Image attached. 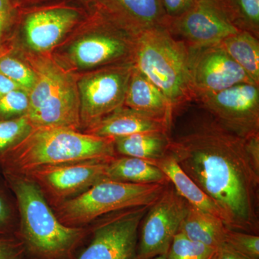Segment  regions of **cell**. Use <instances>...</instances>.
I'll list each match as a JSON object with an SVG mask.
<instances>
[{"instance_id":"cell-1","label":"cell","mask_w":259,"mask_h":259,"mask_svg":"<svg viewBox=\"0 0 259 259\" xmlns=\"http://www.w3.org/2000/svg\"><path fill=\"white\" fill-rule=\"evenodd\" d=\"M168 153L222 210L228 229L258 235L259 167L248 139L208 114L171 136Z\"/></svg>"},{"instance_id":"cell-2","label":"cell","mask_w":259,"mask_h":259,"mask_svg":"<svg viewBox=\"0 0 259 259\" xmlns=\"http://www.w3.org/2000/svg\"><path fill=\"white\" fill-rule=\"evenodd\" d=\"M117 156L114 139L68 127H33L23 139L0 156L3 174L25 175L44 166Z\"/></svg>"},{"instance_id":"cell-3","label":"cell","mask_w":259,"mask_h":259,"mask_svg":"<svg viewBox=\"0 0 259 259\" xmlns=\"http://www.w3.org/2000/svg\"><path fill=\"white\" fill-rule=\"evenodd\" d=\"M187 58V46L163 25L138 34L133 64L161 90L175 112L194 100Z\"/></svg>"},{"instance_id":"cell-4","label":"cell","mask_w":259,"mask_h":259,"mask_svg":"<svg viewBox=\"0 0 259 259\" xmlns=\"http://www.w3.org/2000/svg\"><path fill=\"white\" fill-rule=\"evenodd\" d=\"M4 175L16 197L22 233L32 250L40 256L53 259L72 249L83 238L85 230L61 223L41 190L28 177Z\"/></svg>"},{"instance_id":"cell-5","label":"cell","mask_w":259,"mask_h":259,"mask_svg":"<svg viewBox=\"0 0 259 259\" xmlns=\"http://www.w3.org/2000/svg\"><path fill=\"white\" fill-rule=\"evenodd\" d=\"M36 81L29 92L26 117L33 127L81 128L77 81L71 71L45 56H31Z\"/></svg>"},{"instance_id":"cell-6","label":"cell","mask_w":259,"mask_h":259,"mask_svg":"<svg viewBox=\"0 0 259 259\" xmlns=\"http://www.w3.org/2000/svg\"><path fill=\"white\" fill-rule=\"evenodd\" d=\"M167 185L104 180L83 193L56 204L54 212L65 226L82 228L109 213L151 206Z\"/></svg>"},{"instance_id":"cell-7","label":"cell","mask_w":259,"mask_h":259,"mask_svg":"<svg viewBox=\"0 0 259 259\" xmlns=\"http://www.w3.org/2000/svg\"><path fill=\"white\" fill-rule=\"evenodd\" d=\"M83 36L66 52L69 65L91 71L111 65L133 63L137 32L100 9Z\"/></svg>"},{"instance_id":"cell-8","label":"cell","mask_w":259,"mask_h":259,"mask_svg":"<svg viewBox=\"0 0 259 259\" xmlns=\"http://www.w3.org/2000/svg\"><path fill=\"white\" fill-rule=\"evenodd\" d=\"M133 63L91 70L78 78L80 126L84 130L123 106Z\"/></svg>"},{"instance_id":"cell-9","label":"cell","mask_w":259,"mask_h":259,"mask_svg":"<svg viewBox=\"0 0 259 259\" xmlns=\"http://www.w3.org/2000/svg\"><path fill=\"white\" fill-rule=\"evenodd\" d=\"M187 49L191 90L195 101L238 83H254L221 44Z\"/></svg>"},{"instance_id":"cell-10","label":"cell","mask_w":259,"mask_h":259,"mask_svg":"<svg viewBox=\"0 0 259 259\" xmlns=\"http://www.w3.org/2000/svg\"><path fill=\"white\" fill-rule=\"evenodd\" d=\"M212 118L243 139L259 136V85L242 83L197 100Z\"/></svg>"},{"instance_id":"cell-11","label":"cell","mask_w":259,"mask_h":259,"mask_svg":"<svg viewBox=\"0 0 259 259\" xmlns=\"http://www.w3.org/2000/svg\"><path fill=\"white\" fill-rule=\"evenodd\" d=\"M111 158L38 167L23 176L35 182L46 199L54 202L55 206L83 193L99 182L108 180L107 167Z\"/></svg>"},{"instance_id":"cell-12","label":"cell","mask_w":259,"mask_h":259,"mask_svg":"<svg viewBox=\"0 0 259 259\" xmlns=\"http://www.w3.org/2000/svg\"><path fill=\"white\" fill-rule=\"evenodd\" d=\"M188 207V202L168 184L143 219L137 259L166 256Z\"/></svg>"},{"instance_id":"cell-13","label":"cell","mask_w":259,"mask_h":259,"mask_svg":"<svg viewBox=\"0 0 259 259\" xmlns=\"http://www.w3.org/2000/svg\"><path fill=\"white\" fill-rule=\"evenodd\" d=\"M164 26L187 47L220 44L238 32L223 0H195L184 14L166 18Z\"/></svg>"},{"instance_id":"cell-14","label":"cell","mask_w":259,"mask_h":259,"mask_svg":"<svg viewBox=\"0 0 259 259\" xmlns=\"http://www.w3.org/2000/svg\"><path fill=\"white\" fill-rule=\"evenodd\" d=\"M149 207L123 209L102 221L77 259H137L139 227Z\"/></svg>"},{"instance_id":"cell-15","label":"cell","mask_w":259,"mask_h":259,"mask_svg":"<svg viewBox=\"0 0 259 259\" xmlns=\"http://www.w3.org/2000/svg\"><path fill=\"white\" fill-rule=\"evenodd\" d=\"M81 18V10L74 7H51L32 12L23 23L25 42L34 52L47 53L56 47Z\"/></svg>"},{"instance_id":"cell-16","label":"cell","mask_w":259,"mask_h":259,"mask_svg":"<svg viewBox=\"0 0 259 259\" xmlns=\"http://www.w3.org/2000/svg\"><path fill=\"white\" fill-rule=\"evenodd\" d=\"M173 121L122 106L97 121L84 133L102 138L115 139L149 131L169 132Z\"/></svg>"},{"instance_id":"cell-17","label":"cell","mask_w":259,"mask_h":259,"mask_svg":"<svg viewBox=\"0 0 259 259\" xmlns=\"http://www.w3.org/2000/svg\"><path fill=\"white\" fill-rule=\"evenodd\" d=\"M100 9L127 28L139 32L163 25L166 16L161 0H100Z\"/></svg>"},{"instance_id":"cell-18","label":"cell","mask_w":259,"mask_h":259,"mask_svg":"<svg viewBox=\"0 0 259 259\" xmlns=\"http://www.w3.org/2000/svg\"><path fill=\"white\" fill-rule=\"evenodd\" d=\"M124 106L171 121L176 113L171 102L161 90L134 66Z\"/></svg>"},{"instance_id":"cell-19","label":"cell","mask_w":259,"mask_h":259,"mask_svg":"<svg viewBox=\"0 0 259 259\" xmlns=\"http://www.w3.org/2000/svg\"><path fill=\"white\" fill-rule=\"evenodd\" d=\"M166 175L170 183L190 205L222 221L226 226V218L222 210L207 194L196 185L171 155L153 162Z\"/></svg>"},{"instance_id":"cell-20","label":"cell","mask_w":259,"mask_h":259,"mask_svg":"<svg viewBox=\"0 0 259 259\" xmlns=\"http://www.w3.org/2000/svg\"><path fill=\"white\" fill-rule=\"evenodd\" d=\"M165 131L137 133L114 139L117 155L142 158L153 162L168 153L171 136Z\"/></svg>"},{"instance_id":"cell-21","label":"cell","mask_w":259,"mask_h":259,"mask_svg":"<svg viewBox=\"0 0 259 259\" xmlns=\"http://www.w3.org/2000/svg\"><path fill=\"white\" fill-rule=\"evenodd\" d=\"M107 179L133 184L170 183L166 175L154 163L131 156H117L108 161Z\"/></svg>"},{"instance_id":"cell-22","label":"cell","mask_w":259,"mask_h":259,"mask_svg":"<svg viewBox=\"0 0 259 259\" xmlns=\"http://www.w3.org/2000/svg\"><path fill=\"white\" fill-rule=\"evenodd\" d=\"M226 230L222 221L189 204L188 210L178 233L192 241L218 249L225 244Z\"/></svg>"},{"instance_id":"cell-23","label":"cell","mask_w":259,"mask_h":259,"mask_svg":"<svg viewBox=\"0 0 259 259\" xmlns=\"http://www.w3.org/2000/svg\"><path fill=\"white\" fill-rule=\"evenodd\" d=\"M220 44L250 80L259 85V38L249 32L238 30Z\"/></svg>"},{"instance_id":"cell-24","label":"cell","mask_w":259,"mask_h":259,"mask_svg":"<svg viewBox=\"0 0 259 259\" xmlns=\"http://www.w3.org/2000/svg\"><path fill=\"white\" fill-rule=\"evenodd\" d=\"M238 30L259 38V0H223Z\"/></svg>"},{"instance_id":"cell-25","label":"cell","mask_w":259,"mask_h":259,"mask_svg":"<svg viewBox=\"0 0 259 259\" xmlns=\"http://www.w3.org/2000/svg\"><path fill=\"white\" fill-rule=\"evenodd\" d=\"M0 74L28 93L36 81V74L31 66L24 63L11 50L0 55Z\"/></svg>"},{"instance_id":"cell-26","label":"cell","mask_w":259,"mask_h":259,"mask_svg":"<svg viewBox=\"0 0 259 259\" xmlns=\"http://www.w3.org/2000/svg\"><path fill=\"white\" fill-rule=\"evenodd\" d=\"M217 249L189 239L178 233L174 238L166 259H213Z\"/></svg>"},{"instance_id":"cell-27","label":"cell","mask_w":259,"mask_h":259,"mask_svg":"<svg viewBox=\"0 0 259 259\" xmlns=\"http://www.w3.org/2000/svg\"><path fill=\"white\" fill-rule=\"evenodd\" d=\"M33 126L26 115L0 120V156L18 144L30 132Z\"/></svg>"},{"instance_id":"cell-28","label":"cell","mask_w":259,"mask_h":259,"mask_svg":"<svg viewBox=\"0 0 259 259\" xmlns=\"http://www.w3.org/2000/svg\"><path fill=\"white\" fill-rule=\"evenodd\" d=\"M29 103V93L23 89H15L5 94L0 97V120L26 115Z\"/></svg>"},{"instance_id":"cell-29","label":"cell","mask_w":259,"mask_h":259,"mask_svg":"<svg viewBox=\"0 0 259 259\" xmlns=\"http://www.w3.org/2000/svg\"><path fill=\"white\" fill-rule=\"evenodd\" d=\"M225 244L250 259H259L258 235L235 231L227 228Z\"/></svg>"},{"instance_id":"cell-30","label":"cell","mask_w":259,"mask_h":259,"mask_svg":"<svg viewBox=\"0 0 259 259\" xmlns=\"http://www.w3.org/2000/svg\"><path fill=\"white\" fill-rule=\"evenodd\" d=\"M17 0H0V54L9 50L17 20Z\"/></svg>"},{"instance_id":"cell-31","label":"cell","mask_w":259,"mask_h":259,"mask_svg":"<svg viewBox=\"0 0 259 259\" xmlns=\"http://www.w3.org/2000/svg\"><path fill=\"white\" fill-rule=\"evenodd\" d=\"M195 0H161L166 18H177L185 13Z\"/></svg>"},{"instance_id":"cell-32","label":"cell","mask_w":259,"mask_h":259,"mask_svg":"<svg viewBox=\"0 0 259 259\" xmlns=\"http://www.w3.org/2000/svg\"><path fill=\"white\" fill-rule=\"evenodd\" d=\"M13 221V212L6 196L0 190V234L4 233Z\"/></svg>"},{"instance_id":"cell-33","label":"cell","mask_w":259,"mask_h":259,"mask_svg":"<svg viewBox=\"0 0 259 259\" xmlns=\"http://www.w3.org/2000/svg\"><path fill=\"white\" fill-rule=\"evenodd\" d=\"M18 247L10 240L0 238V259H18Z\"/></svg>"},{"instance_id":"cell-34","label":"cell","mask_w":259,"mask_h":259,"mask_svg":"<svg viewBox=\"0 0 259 259\" xmlns=\"http://www.w3.org/2000/svg\"><path fill=\"white\" fill-rule=\"evenodd\" d=\"M213 259H250L232 250L226 244L218 248Z\"/></svg>"},{"instance_id":"cell-35","label":"cell","mask_w":259,"mask_h":259,"mask_svg":"<svg viewBox=\"0 0 259 259\" xmlns=\"http://www.w3.org/2000/svg\"><path fill=\"white\" fill-rule=\"evenodd\" d=\"M17 88H19L16 83L7 78L4 75L0 74V97Z\"/></svg>"},{"instance_id":"cell-36","label":"cell","mask_w":259,"mask_h":259,"mask_svg":"<svg viewBox=\"0 0 259 259\" xmlns=\"http://www.w3.org/2000/svg\"><path fill=\"white\" fill-rule=\"evenodd\" d=\"M151 259H166V256H163V255H159V256L154 257V258Z\"/></svg>"},{"instance_id":"cell-37","label":"cell","mask_w":259,"mask_h":259,"mask_svg":"<svg viewBox=\"0 0 259 259\" xmlns=\"http://www.w3.org/2000/svg\"><path fill=\"white\" fill-rule=\"evenodd\" d=\"M83 2H90V0H83Z\"/></svg>"}]
</instances>
